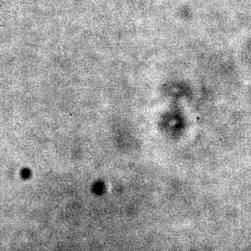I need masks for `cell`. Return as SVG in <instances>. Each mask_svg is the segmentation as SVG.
<instances>
[]
</instances>
